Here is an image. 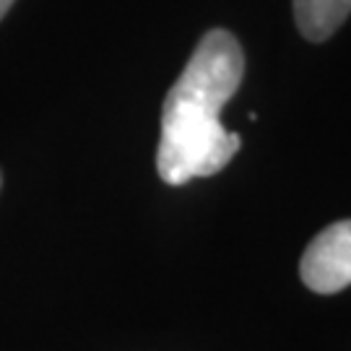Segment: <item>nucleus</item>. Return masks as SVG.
<instances>
[{"label": "nucleus", "instance_id": "obj_1", "mask_svg": "<svg viewBox=\"0 0 351 351\" xmlns=\"http://www.w3.org/2000/svg\"><path fill=\"white\" fill-rule=\"evenodd\" d=\"M242 73L245 55L237 37L226 29L203 34L164 99L156 172L167 185L211 177L234 159L242 138L224 130L219 114L237 94Z\"/></svg>", "mask_w": 351, "mask_h": 351}, {"label": "nucleus", "instance_id": "obj_2", "mask_svg": "<svg viewBox=\"0 0 351 351\" xmlns=\"http://www.w3.org/2000/svg\"><path fill=\"white\" fill-rule=\"evenodd\" d=\"M300 276L304 287L317 294H336L351 287V219L326 226L307 245Z\"/></svg>", "mask_w": 351, "mask_h": 351}, {"label": "nucleus", "instance_id": "obj_3", "mask_svg": "<svg viewBox=\"0 0 351 351\" xmlns=\"http://www.w3.org/2000/svg\"><path fill=\"white\" fill-rule=\"evenodd\" d=\"M351 13V0H294V21L304 39L326 42Z\"/></svg>", "mask_w": 351, "mask_h": 351}, {"label": "nucleus", "instance_id": "obj_4", "mask_svg": "<svg viewBox=\"0 0 351 351\" xmlns=\"http://www.w3.org/2000/svg\"><path fill=\"white\" fill-rule=\"evenodd\" d=\"M11 5H13V0H0V19L11 11Z\"/></svg>", "mask_w": 351, "mask_h": 351}, {"label": "nucleus", "instance_id": "obj_5", "mask_svg": "<svg viewBox=\"0 0 351 351\" xmlns=\"http://www.w3.org/2000/svg\"><path fill=\"white\" fill-rule=\"evenodd\" d=\"M0 185H3V177H0Z\"/></svg>", "mask_w": 351, "mask_h": 351}]
</instances>
